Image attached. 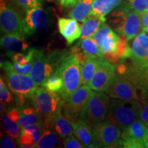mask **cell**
<instances>
[{
  "label": "cell",
  "instance_id": "cell-1",
  "mask_svg": "<svg viewBox=\"0 0 148 148\" xmlns=\"http://www.w3.org/2000/svg\"><path fill=\"white\" fill-rule=\"evenodd\" d=\"M110 21L114 30L127 41L143 30L142 14L130 10L121 3L111 13Z\"/></svg>",
  "mask_w": 148,
  "mask_h": 148
},
{
  "label": "cell",
  "instance_id": "cell-2",
  "mask_svg": "<svg viewBox=\"0 0 148 148\" xmlns=\"http://www.w3.org/2000/svg\"><path fill=\"white\" fill-rule=\"evenodd\" d=\"M140 106V101L135 99L112 98L109 103L106 118L123 131L138 119Z\"/></svg>",
  "mask_w": 148,
  "mask_h": 148
},
{
  "label": "cell",
  "instance_id": "cell-3",
  "mask_svg": "<svg viewBox=\"0 0 148 148\" xmlns=\"http://www.w3.org/2000/svg\"><path fill=\"white\" fill-rule=\"evenodd\" d=\"M56 71L60 74L63 80V88L58 95L62 100L65 102L69 100L70 96L82 84L80 63L69 51Z\"/></svg>",
  "mask_w": 148,
  "mask_h": 148
},
{
  "label": "cell",
  "instance_id": "cell-4",
  "mask_svg": "<svg viewBox=\"0 0 148 148\" xmlns=\"http://www.w3.org/2000/svg\"><path fill=\"white\" fill-rule=\"evenodd\" d=\"M110 98L104 91H93L79 114V119L94 127L106 119Z\"/></svg>",
  "mask_w": 148,
  "mask_h": 148
},
{
  "label": "cell",
  "instance_id": "cell-5",
  "mask_svg": "<svg viewBox=\"0 0 148 148\" xmlns=\"http://www.w3.org/2000/svg\"><path fill=\"white\" fill-rule=\"evenodd\" d=\"M30 98L34 109L41 114L43 121L51 119L64 102L57 92L48 90L44 86L36 88Z\"/></svg>",
  "mask_w": 148,
  "mask_h": 148
},
{
  "label": "cell",
  "instance_id": "cell-6",
  "mask_svg": "<svg viewBox=\"0 0 148 148\" xmlns=\"http://www.w3.org/2000/svg\"><path fill=\"white\" fill-rule=\"evenodd\" d=\"M0 25L3 34L27 36L25 18L5 0H1L0 2Z\"/></svg>",
  "mask_w": 148,
  "mask_h": 148
},
{
  "label": "cell",
  "instance_id": "cell-7",
  "mask_svg": "<svg viewBox=\"0 0 148 148\" xmlns=\"http://www.w3.org/2000/svg\"><path fill=\"white\" fill-rule=\"evenodd\" d=\"M92 38L100 47L106 60L114 64L119 63L116 58L121 40L119 34L114 32L110 25L103 23Z\"/></svg>",
  "mask_w": 148,
  "mask_h": 148
},
{
  "label": "cell",
  "instance_id": "cell-8",
  "mask_svg": "<svg viewBox=\"0 0 148 148\" xmlns=\"http://www.w3.org/2000/svg\"><path fill=\"white\" fill-rule=\"evenodd\" d=\"M6 73V81L8 87L16 95L31 97L36 89L32 77L29 75L18 73L14 69L13 64L5 61L1 65Z\"/></svg>",
  "mask_w": 148,
  "mask_h": 148
},
{
  "label": "cell",
  "instance_id": "cell-9",
  "mask_svg": "<svg viewBox=\"0 0 148 148\" xmlns=\"http://www.w3.org/2000/svg\"><path fill=\"white\" fill-rule=\"evenodd\" d=\"M93 143L98 147H116L121 145V130L108 119L92 127Z\"/></svg>",
  "mask_w": 148,
  "mask_h": 148
},
{
  "label": "cell",
  "instance_id": "cell-10",
  "mask_svg": "<svg viewBox=\"0 0 148 148\" xmlns=\"http://www.w3.org/2000/svg\"><path fill=\"white\" fill-rule=\"evenodd\" d=\"M116 70L115 64L102 58L88 85L95 91L105 92L115 77Z\"/></svg>",
  "mask_w": 148,
  "mask_h": 148
},
{
  "label": "cell",
  "instance_id": "cell-11",
  "mask_svg": "<svg viewBox=\"0 0 148 148\" xmlns=\"http://www.w3.org/2000/svg\"><path fill=\"white\" fill-rule=\"evenodd\" d=\"M109 97L114 99H135L140 101L138 89L126 77L119 75L115 76L109 87L105 91Z\"/></svg>",
  "mask_w": 148,
  "mask_h": 148
},
{
  "label": "cell",
  "instance_id": "cell-12",
  "mask_svg": "<svg viewBox=\"0 0 148 148\" xmlns=\"http://www.w3.org/2000/svg\"><path fill=\"white\" fill-rule=\"evenodd\" d=\"M120 75L128 79L140 90V99L148 97V62L144 65H125L124 72Z\"/></svg>",
  "mask_w": 148,
  "mask_h": 148
},
{
  "label": "cell",
  "instance_id": "cell-13",
  "mask_svg": "<svg viewBox=\"0 0 148 148\" xmlns=\"http://www.w3.org/2000/svg\"><path fill=\"white\" fill-rule=\"evenodd\" d=\"M54 72L53 64L41 50L35 49L30 76L36 86H43L48 77Z\"/></svg>",
  "mask_w": 148,
  "mask_h": 148
},
{
  "label": "cell",
  "instance_id": "cell-14",
  "mask_svg": "<svg viewBox=\"0 0 148 148\" xmlns=\"http://www.w3.org/2000/svg\"><path fill=\"white\" fill-rule=\"evenodd\" d=\"M25 21L27 36H29L37 30L47 28L49 24V16L47 10L39 5L25 12Z\"/></svg>",
  "mask_w": 148,
  "mask_h": 148
},
{
  "label": "cell",
  "instance_id": "cell-15",
  "mask_svg": "<svg viewBox=\"0 0 148 148\" xmlns=\"http://www.w3.org/2000/svg\"><path fill=\"white\" fill-rule=\"evenodd\" d=\"M131 63L135 65H144L148 62V32H140L135 38L131 46Z\"/></svg>",
  "mask_w": 148,
  "mask_h": 148
},
{
  "label": "cell",
  "instance_id": "cell-16",
  "mask_svg": "<svg viewBox=\"0 0 148 148\" xmlns=\"http://www.w3.org/2000/svg\"><path fill=\"white\" fill-rule=\"evenodd\" d=\"M58 30L68 45L81 37V25L72 18L60 17L58 19Z\"/></svg>",
  "mask_w": 148,
  "mask_h": 148
},
{
  "label": "cell",
  "instance_id": "cell-17",
  "mask_svg": "<svg viewBox=\"0 0 148 148\" xmlns=\"http://www.w3.org/2000/svg\"><path fill=\"white\" fill-rule=\"evenodd\" d=\"M1 46L11 57L14 53H25L29 49V45L25 36L19 34H4L1 37Z\"/></svg>",
  "mask_w": 148,
  "mask_h": 148
},
{
  "label": "cell",
  "instance_id": "cell-18",
  "mask_svg": "<svg viewBox=\"0 0 148 148\" xmlns=\"http://www.w3.org/2000/svg\"><path fill=\"white\" fill-rule=\"evenodd\" d=\"M44 122L50 123L56 132L58 133L59 136L61 138H64L73 134L71 122L62 114L61 107L53 114L49 121H45Z\"/></svg>",
  "mask_w": 148,
  "mask_h": 148
},
{
  "label": "cell",
  "instance_id": "cell-19",
  "mask_svg": "<svg viewBox=\"0 0 148 148\" xmlns=\"http://www.w3.org/2000/svg\"><path fill=\"white\" fill-rule=\"evenodd\" d=\"M72 127L74 135L80 140L84 147H88V145L93 143L92 128L86 121L79 118L72 123Z\"/></svg>",
  "mask_w": 148,
  "mask_h": 148
},
{
  "label": "cell",
  "instance_id": "cell-20",
  "mask_svg": "<svg viewBox=\"0 0 148 148\" xmlns=\"http://www.w3.org/2000/svg\"><path fill=\"white\" fill-rule=\"evenodd\" d=\"M91 88L88 84H84L79 86L77 89L70 96L67 102L75 110L80 112L86 103L87 102L92 93Z\"/></svg>",
  "mask_w": 148,
  "mask_h": 148
},
{
  "label": "cell",
  "instance_id": "cell-21",
  "mask_svg": "<svg viewBox=\"0 0 148 148\" xmlns=\"http://www.w3.org/2000/svg\"><path fill=\"white\" fill-rule=\"evenodd\" d=\"M106 18H103L97 14H90L81 25V38L92 37L100 28Z\"/></svg>",
  "mask_w": 148,
  "mask_h": 148
},
{
  "label": "cell",
  "instance_id": "cell-22",
  "mask_svg": "<svg viewBox=\"0 0 148 148\" xmlns=\"http://www.w3.org/2000/svg\"><path fill=\"white\" fill-rule=\"evenodd\" d=\"M148 133V126L140 119H137L131 123L121 133V138L130 137L143 142Z\"/></svg>",
  "mask_w": 148,
  "mask_h": 148
},
{
  "label": "cell",
  "instance_id": "cell-23",
  "mask_svg": "<svg viewBox=\"0 0 148 148\" xmlns=\"http://www.w3.org/2000/svg\"><path fill=\"white\" fill-rule=\"evenodd\" d=\"M93 0H79L72 7L68 16L77 21L83 22L91 14Z\"/></svg>",
  "mask_w": 148,
  "mask_h": 148
},
{
  "label": "cell",
  "instance_id": "cell-24",
  "mask_svg": "<svg viewBox=\"0 0 148 148\" xmlns=\"http://www.w3.org/2000/svg\"><path fill=\"white\" fill-rule=\"evenodd\" d=\"M123 0H93L92 14H97L103 18L114 10Z\"/></svg>",
  "mask_w": 148,
  "mask_h": 148
},
{
  "label": "cell",
  "instance_id": "cell-25",
  "mask_svg": "<svg viewBox=\"0 0 148 148\" xmlns=\"http://www.w3.org/2000/svg\"><path fill=\"white\" fill-rule=\"evenodd\" d=\"M42 122H43V118L36 109L30 107H25L20 110V116L18 118V123L21 127Z\"/></svg>",
  "mask_w": 148,
  "mask_h": 148
},
{
  "label": "cell",
  "instance_id": "cell-26",
  "mask_svg": "<svg viewBox=\"0 0 148 148\" xmlns=\"http://www.w3.org/2000/svg\"><path fill=\"white\" fill-rule=\"evenodd\" d=\"M102 58H88V60L80 64L82 85H88Z\"/></svg>",
  "mask_w": 148,
  "mask_h": 148
},
{
  "label": "cell",
  "instance_id": "cell-27",
  "mask_svg": "<svg viewBox=\"0 0 148 148\" xmlns=\"http://www.w3.org/2000/svg\"><path fill=\"white\" fill-rule=\"evenodd\" d=\"M76 45H78L89 58H104L100 47L96 43L92 37L81 38L78 40Z\"/></svg>",
  "mask_w": 148,
  "mask_h": 148
},
{
  "label": "cell",
  "instance_id": "cell-28",
  "mask_svg": "<svg viewBox=\"0 0 148 148\" xmlns=\"http://www.w3.org/2000/svg\"><path fill=\"white\" fill-rule=\"evenodd\" d=\"M58 134L56 132L53 127L45 125L43 133L39 140L36 143L35 147L50 148L55 147L58 141Z\"/></svg>",
  "mask_w": 148,
  "mask_h": 148
},
{
  "label": "cell",
  "instance_id": "cell-29",
  "mask_svg": "<svg viewBox=\"0 0 148 148\" xmlns=\"http://www.w3.org/2000/svg\"><path fill=\"white\" fill-rule=\"evenodd\" d=\"M64 83L62 77L57 71H54L48 78L46 79L43 86L45 88L50 91L60 93L63 88Z\"/></svg>",
  "mask_w": 148,
  "mask_h": 148
},
{
  "label": "cell",
  "instance_id": "cell-30",
  "mask_svg": "<svg viewBox=\"0 0 148 148\" xmlns=\"http://www.w3.org/2000/svg\"><path fill=\"white\" fill-rule=\"evenodd\" d=\"M1 124L7 134H10L14 138L19 137L21 126L18 122L11 119L8 114L3 115L1 117Z\"/></svg>",
  "mask_w": 148,
  "mask_h": 148
},
{
  "label": "cell",
  "instance_id": "cell-31",
  "mask_svg": "<svg viewBox=\"0 0 148 148\" xmlns=\"http://www.w3.org/2000/svg\"><path fill=\"white\" fill-rule=\"evenodd\" d=\"M121 3L130 10L140 14L148 12V0H123Z\"/></svg>",
  "mask_w": 148,
  "mask_h": 148
},
{
  "label": "cell",
  "instance_id": "cell-32",
  "mask_svg": "<svg viewBox=\"0 0 148 148\" xmlns=\"http://www.w3.org/2000/svg\"><path fill=\"white\" fill-rule=\"evenodd\" d=\"M22 130H26L29 133H31L34 137L35 142L36 144L37 142L39 140V139L41 137L42 133H43L44 130H45V124L44 122L42 123H34V124H31L26 125L21 127Z\"/></svg>",
  "mask_w": 148,
  "mask_h": 148
},
{
  "label": "cell",
  "instance_id": "cell-33",
  "mask_svg": "<svg viewBox=\"0 0 148 148\" xmlns=\"http://www.w3.org/2000/svg\"><path fill=\"white\" fill-rule=\"evenodd\" d=\"M61 112L63 116H65L66 119H68L72 123L75 122L79 118V112L73 108L67 101L63 102L61 106Z\"/></svg>",
  "mask_w": 148,
  "mask_h": 148
},
{
  "label": "cell",
  "instance_id": "cell-34",
  "mask_svg": "<svg viewBox=\"0 0 148 148\" xmlns=\"http://www.w3.org/2000/svg\"><path fill=\"white\" fill-rule=\"evenodd\" d=\"M11 1L24 12L34 7L42 5L43 3V0H11Z\"/></svg>",
  "mask_w": 148,
  "mask_h": 148
},
{
  "label": "cell",
  "instance_id": "cell-35",
  "mask_svg": "<svg viewBox=\"0 0 148 148\" xmlns=\"http://www.w3.org/2000/svg\"><path fill=\"white\" fill-rule=\"evenodd\" d=\"M18 146L19 145H33L35 147L36 142L33 135L26 130L21 129V134L18 138Z\"/></svg>",
  "mask_w": 148,
  "mask_h": 148
},
{
  "label": "cell",
  "instance_id": "cell-36",
  "mask_svg": "<svg viewBox=\"0 0 148 148\" xmlns=\"http://www.w3.org/2000/svg\"><path fill=\"white\" fill-rule=\"evenodd\" d=\"M0 99H1V101H3L5 103H10L13 101V97L11 95L10 92L9 91L8 88H7L6 85L3 81L1 77L0 79Z\"/></svg>",
  "mask_w": 148,
  "mask_h": 148
},
{
  "label": "cell",
  "instance_id": "cell-37",
  "mask_svg": "<svg viewBox=\"0 0 148 148\" xmlns=\"http://www.w3.org/2000/svg\"><path fill=\"white\" fill-rule=\"evenodd\" d=\"M63 147L65 148H82L84 147V146L76 136L71 134L64 138Z\"/></svg>",
  "mask_w": 148,
  "mask_h": 148
},
{
  "label": "cell",
  "instance_id": "cell-38",
  "mask_svg": "<svg viewBox=\"0 0 148 148\" xmlns=\"http://www.w3.org/2000/svg\"><path fill=\"white\" fill-rule=\"evenodd\" d=\"M140 106L139 118L140 121H143L146 125L148 126V97L140 99Z\"/></svg>",
  "mask_w": 148,
  "mask_h": 148
},
{
  "label": "cell",
  "instance_id": "cell-39",
  "mask_svg": "<svg viewBox=\"0 0 148 148\" xmlns=\"http://www.w3.org/2000/svg\"><path fill=\"white\" fill-rule=\"evenodd\" d=\"M69 51L72 55L74 56L76 58V59L79 61V62L80 64L82 63L83 62H84L86 60H88V58H89L86 53H84V51L82 50V49L77 45H74L70 48Z\"/></svg>",
  "mask_w": 148,
  "mask_h": 148
},
{
  "label": "cell",
  "instance_id": "cell-40",
  "mask_svg": "<svg viewBox=\"0 0 148 148\" xmlns=\"http://www.w3.org/2000/svg\"><path fill=\"white\" fill-rule=\"evenodd\" d=\"M13 66L14 71L17 72V73L24 74V75H29L31 73V71H32V69L33 60L29 62L26 65L24 66H21L18 63H16V62H13Z\"/></svg>",
  "mask_w": 148,
  "mask_h": 148
},
{
  "label": "cell",
  "instance_id": "cell-41",
  "mask_svg": "<svg viewBox=\"0 0 148 148\" xmlns=\"http://www.w3.org/2000/svg\"><path fill=\"white\" fill-rule=\"evenodd\" d=\"M1 148H15L16 145L13 140V137L10 134H5L1 140Z\"/></svg>",
  "mask_w": 148,
  "mask_h": 148
},
{
  "label": "cell",
  "instance_id": "cell-42",
  "mask_svg": "<svg viewBox=\"0 0 148 148\" xmlns=\"http://www.w3.org/2000/svg\"><path fill=\"white\" fill-rule=\"evenodd\" d=\"M79 0H58L59 4L62 8L67 9L73 7Z\"/></svg>",
  "mask_w": 148,
  "mask_h": 148
},
{
  "label": "cell",
  "instance_id": "cell-43",
  "mask_svg": "<svg viewBox=\"0 0 148 148\" xmlns=\"http://www.w3.org/2000/svg\"><path fill=\"white\" fill-rule=\"evenodd\" d=\"M7 114L11 119L18 122V118L20 116V110H18L17 109H12V110L9 111Z\"/></svg>",
  "mask_w": 148,
  "mask_h": 148
},
{
  "label": "cell",
  "instance_id": "cell-44",
  "mask_svg": "<svg viewBox=\"0 0 148 148\" xmlns=\"http://www.w3.org/2000/svg\"><path fill=\"white\" fill-rule=\"evenodd\" d=\"M142 24H143V30L148 27V12L142 14Z\"/></svg>",
  "mask_w": 148,
  "mask_h": 148
},
{
  "label": "cell",
  "instance_id": "cell-45",
  "mask_svg": "<svg viewBox=\"0 0 148 148\" xmlns=\"http://www.w3.org/2000/svg\"><path fill=\"white\" fill-rule=\"evenodd\" d=\"M3 101H1V104H0V110H1V113H4L5 111V105Z\"/></svg>",
  "mask_w": 148,
  "mask_h": 148
},
{
  "label": "cell",
  "instance_id": "cell-46",
  "mask_svg": "<svg viewBox=\"0 0 148 148\" xmlns=\"http://www.w3.org/2000/svg\"><path fill=\"white\" fill-rule=\"evenodd\" d=\"M144 144H145V147L148 148V133L145 138V140H144Z\"/></svg>",
  "mask_w": 148,
  "mask_h": 148
},
{
  "label": "cell",
  "instance_id": "cell-47",
  "mask_svg": "<svg viewBox=\"0 0 148 148\" xmlns=\"http://www.w3.org/2000/svg\"><path fill=\"white\" fill-rule=\"evenodd\" d=\"M143 31H146V32H148V27H147V28H146V29H144V30Z\"/></svg>",
  "mask_w": 148,
  "mask_h": 148
},
{
  "label": "cell",
  "instance_id": "cell-48",
  "mask_svg": "<svg viewBox=\"0 0 148 148\" xmlns=\"http://www.w3.org/2000/svg\"><path fill=\"white\" fill-rule=\"evenodd\" d=\"M51 1H58V0H51Z\"/></svg>",
  "mask_w": 148,
  "mask_h": 148
}]
</instances>
